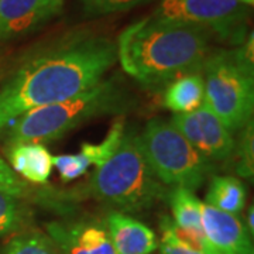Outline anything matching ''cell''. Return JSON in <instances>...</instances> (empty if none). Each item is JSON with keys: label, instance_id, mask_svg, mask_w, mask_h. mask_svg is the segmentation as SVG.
Returning <instances> with one entry per match:
<instances>
[{"label": "cell", "instance_id": "obj_12", "mask_svg": "<svg viewBox=\"0 0 254 254\" xmlns=\"http://www.w3.org/2000/svg\"><path fill=\"white\" fill-rule=\"evenodd\" d=\"M105 225L118 254H151L158 249L154 232L123 212L110 210Z\"/></svg>", "mask_w": 254, "mask_h": 254}, {"label": "cell", "instance_id": "obj_13", "mask_svg": "<svg viewBox=\"0 0 254 254\" xmlns=\"http://www.w3.org/2000/svg\"><path fill=\"white\" fill-rule=\"evenodd\" d=\"M7 158L11 171L36 185H46L53 173V155L40 143H10Z\"/></svg>", "mask_w": 254, "mask_h": 254}, {"label": "cell", "instance_id": "obj_17", "mask_svg": "<svg viewBox=\"0 0 254 254\" xmlns=\"http://www.w3.org/2000/svg\"><path fill=\"white\" fill-rule=\"evenodd\" d=\"M1 254H60L53 240L41 230H24L13 236L1 249Z\"/></svg>", "mask_w": 254, "mask_h": 254}, {"label": "cell", "instance_id": "obj_15", "mask_svg": "<svg viewBox=\"0 0 254 254\" xmlns=\"http://www.w3.org/2000/svg\"><path fill=\"white\" fill-rule=\"evenodd\" d=\"M247 192L243 182L230 175H213L210 178L205 203L237 216L246 206Z\"/></svg>", "mask_w": 254, "mask_h": 254}, {"label": "cell", "instance_id": "obj_18", "mask_svg": "<svg viewBox=\"0 0 254 254\" xmlns=\"http://www.w3.org/2000/svg\"><path fill=\"white\" fill-rule=\"evenodd\" d=\"M125 131H126L125 119L118 118L115 120L113 126L110 127L109 133L100 143H83L81 147V154L85 157L89 165L98 167L106 160H109L113 153L118 150Z\"/></svg>", "mask_w": 254, "mask_h": 254}, {"label": "cell", "instance_id": "obj_4", "mask_svg": "<svg viewBox=\"0 0 254 254\" xmlns=\"http://www.w3.org/2000/svg\"><path fill=\"white\" fill-rule=\"evenodd\" d=\"M133 100L116 78L102 79L91 89L60 103L31 109L10 123V143H50L92 119L125 115Z\"/></svg>", "mask_w": 254, "mask_h": 254}, {"label": "cell", "instance_id": "obj_6", "mask_svg": "<svg viewBox=\"0 0 254 254\" xmlns=\"http://www.w3.org/2000/svg\"><path fill=\"white\" fill-rule=\"evenodd\" d=\"M145 161L157 180L170 187L199 190L213 170L199 151L171 125L170 120L151 119L138 134Z\"/></svg>", "mask_w": 254, "mask_h": 254}, {"label": "cell", "instance_id": "obj_9", "mask_svg": "<svg viewBox=\"0 0 254 254\" xmlns=\"http://www.w3.org/2000/svg\"><path fill=\"white\" fill-rule=\"evenodd\" d=\"M46 229L60 254H118L105 222L65 219L47 223Z\"/></svg>", "mask_w": 254, "mask_h": 254}, {"label": "cell", "instance_id": "obj_10", "mask_svg": "<svg viewBox=\"0 0 254 254\" xmlns=\"http://www.w3.org/2000/svg\"><path fill=\"white\" fill-rule=\"evenodd\" d=\"M63 7L64 0H0V46L37 31Z\"/></svg>", "mask_w": 254, "mask_h": 254}, {"label": "cell", "instance_id": "obj_25", "mask_svg": "<svg viewBox=\"0 0 254 254\" xmlns=\"http://www.w3.org/2000/svg\"><path fill=\"white\" fill-rule=\"evenodd\" d=\"M23 58H17L14 55H0V85L9 78L13 71L18 66Z\"/></svg>", "mask_w": 254, "mask_h": 254}, {"label": "cell", "instance_id": "obj_22", "mask_svg": "<svg viewBox=\"0 0 254 254\" xmlns=\"http://www.w3.org/2000/svg\"><path fill=\"white\" fill-rule=\"evenodd\" d=\"M0 190L7 192L13 196H17L20 199L23 198H31L36 199L38 190L31 188L27 182L18 178L16 174L11 171L9 164L0 157Z\"/></svg>", "mask_w": 254, "mask_h": 254}, {"label": "cell", "instance_id": "obj_16", "mask_svg": "<svg viewBox=\"0 0 254 254\" xmlns=\"http://www.w3.org/2000/svg\"><path fill=\"white\" fill-rule=\"evenodd\" d=\"M168 203L173 212V223L181 230L187 232H203L200 223V199L192 190L175 187L167 192Z\"/></svg>", "mask_w": 254, "mask_h": 254}, {"label": "cell", "instance_id": "obj_5", "mask_svg": "<svg viewBox=\"0 0 254 254\" xmlns=\"http://www.w3.org/2000/svg\"><path fill=\"white\" fill-rule=\"evenodd\" d=\"M253 34L235 50L208 55L202 68L205 105L232 131H240L253 120Z\"/></svg>", "mask_w": 254, "mask_h": 254}, {"label": "cell", "instance_id": "obj_19", "mask_svg": "<svg viewBox=\"0 0 254 254\" xmlns=\"http://www.w3.org/2000/svg\"><path fill=\"white\" fill-rule=\"evenodd\" d=\"M31 216L23 199L0 190V236L20 232Z\"/></svg>", "mask_w": 254, "mask_h": 254}, {"label": "cell", "instance_id": "obj_26", "mask_svg": "<svg viewBox=\"0 0 254 254\" xmlns=\"http://www.w3.org/2000/svg\"><path fill=\"white\" fill-rule=\"evenodd\" d=\"M253 219H254V206L253 205H250V206H249V210H247V213H246V225H245V227L247 229V232H249V235H250V236H253V233H254Z\"/></svg>", "mask_w": 254, "mask_h": 254}, {"label": "cell", "instance_id": "obj_23", "mask_svg": "<svg viewBox=\"0 0 254 254\" xmlns=\"http://www.w3.org/2000/svg\"><path fill=\"white\" fill-rule=\"evenodd\" d=\"M145 1L148 0H82L83 10L88 16H102L123 11L143 4Z\"/></svg>", "mask_w": 254, "mask_h": 254}, {"label": "cell", "instance_id": "obj_11", "mask_svg": "<svg viewBox=\"0 0 254 254\" xmlns=\"http://www.w3.org/2000/svg\"><path fill=\"white\" fill-rule=\"evenodd\" d=\"M199 210L203 233L219 254H254L252 236L237 216L209 206L203 200Z\"/></svg>", "mask_w": 254, "mask_h": 254}, {"label": "cell", "instance_id": "obj_21", "mask_svg": "<svg viewBox=\"0 0 254 254\" xmlns=\"http://www.w3.org/2000/svg\"><path fill=\"white\" fill-rule=\"evenodd\" d=\"M53 167L57 168L63 182L75 181L79 177L85 175L91 168L89 163L85 160V157L81 153L53 155Z\"/></svg>", "mask_w": 254, "mask_h": 254}, {"label": "cell", "instance_id": "obj_14", "mask_svg": "<svg viewBox=\"0 0 254 254\" xmlns=\"http://www.w3.org/2000/svg\"><path fill=\"white\" fill-rule=\"evenodd\" d=\"M205 103V83L202 72L187 73L165 86L164 105L177 113H192Z\"/></svg>", "mask_w": 254, "mask_h": 254}, {"label": "cell", "instance_id": "obj_7", "mask_svg": "<svg viewBox=\"0 0 254 254\" xmlns=\"http://www.w3.org/2000/svg\"><path fill=\"white\" fill-rule=\"evenodd\" d=\"M153 16L196 24L222 40L240 43L249 6L240 0H161Z\"/></svg>", "mask_w": 254, "mask_h": 254}, {"label": "cell", "instance_id": "obj_2", "mask_svg": "<svg viewBox=\"0 0 254 254\" xmlns=\"http://www.w3.org/2000/svg\"><path fill=\"white\" fill-rule=\"evenodd\" d=\"M212 38L209 30L196 24L150 16L122 31L118 61L127 75L155 89L182 75L202 72Z\"/></svg>", "mask_w": 254, "mask_h": 254}, {"label": "cell", "instance_id": "obj_20", "mask_svg": "<svg viewBox=\"0 0 254 254\" xmlns=\"http://www.w3.org/2000/svg\"><path fill=\"white\" fill-rule=\"evenodd\" d=\"M254 127L253 120L247 123L240 130V137L235 144L233 155L236 160L235 170L236 173L243 178H253L254 174Z\"/></svg>", "mask_w": 254, "mask_h": 254}, {"label": "cell", "instance_id": "obj_8", "mask_svg": "<svg viewBox=\"0 0 254 254\" xmlns=\"http://www.w3.org/2000/svg\"><path fill=\"white\" fill-rule=\"evenodd\" d=\"M170 122L212 164L232 158L236 144L233 133L205 103L192 113L174 115Z\"/></svg>", "mask_w": 254, "mask_h": 254}, {"label": "cell", "instance_id": "obj_3", "mask_svg": "<svg viewBox=\"0 0 254 254\" xmlns=\"http://www.w3.org/2000/svg\"><path fill=\"white\" fill-rule=\"evenodd\" d=\"M167 192L145 161L138 134L125 131L118 150L109 160L95 167L86 181L68 190H38L36 200L68 210L69 205L86 199L99 200L119 212H140L151 208Z\"/></svg>", "mask_w": 254, "mask_h": 254}, {"label": "cell", "instance_id": "obj_27", "mask_svg": "<svg viewBox=\"0 0 254 254\" xmlns=\"http://www.w3.org/2000/svg\"><path fill=\"white\" fill-rule=\"evenodd\" d=\"M240 1H243V3H245V4H247V6H252L254 0H240Z\"/></svg>", "mask_w": 254, "mask_h": 254}, {"label": "cell", "instance_id": "obj_24", "mask_svg": "<svg viewBox=\"0 0 254 254\" xmlns=\"http://www.w3.org/2000/svg\"><path fill=\"white\" fill-rule=\"evenodd\" d=\"M161 232H163V236L158 243L160 254H205L190 246L182 243L181 240H178L175 237L171 227H170V218L163 219Z\"/></svg>", "mask_w": 254, "mask_h": 254}, {"label": "cell", "instance_id": "obj_1", "mask_svg": "<svg viewBox=\"0 0 254 254\" xmlns=\"http://www.w3.org/2000/svg\"><path fill=\"white\" fill-rule=\"evenodd\" d=\"M118 61L110 37L79 31L21 60L0 85V130L31 109L60 103L99 83Z\"/></svg>", "mask_w": 254, "mask_h": 254}]
</instances>
